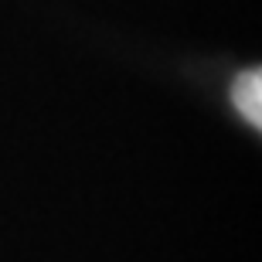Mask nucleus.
<instances>
[{
	"instance_id": "nucleus-1",
	"label": "nucleus",
	"mask_w": 262,
	"mask_h": 262,
	"mask_svg": "<svg viewBox=\"0 0 262 262\" xmlns=\"http://www.w3.org/2000/svg\"><path fill=\"white\" fill-rule=\"evenodd\" d=\"M232 99H235V106H238L245 123H252V126L259 129L262 126V75H259V68L242 72V75L235 78Z\"/></svg>"
}]
</instances>
